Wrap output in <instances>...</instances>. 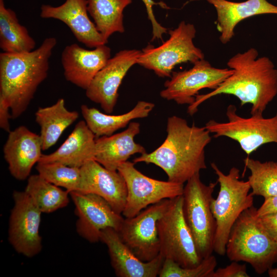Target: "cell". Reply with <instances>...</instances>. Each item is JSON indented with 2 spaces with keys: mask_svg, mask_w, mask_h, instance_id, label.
Listing matches in <instances>:
<instances>
[{
  "mask_svg": "<svg viewBox=\"0 0 277 277\" xmlns=\"http://www.w3.org/2000/svg\"><path fill=\"white\" fill-rule=\"evenodd\" d=\"M140 132V124L132 122L124 131L96 138L94 160L108 169L117 171L132 155L146 153L145 148L134 141Z\"/></svg>",
  "mask_w": 277,
  "mask_h": 277,
  "instance_id": "obj_21",
  "label": "cell"
},
{
  "mask_svg": "<svg viewBox=\"0 0 277 277\" xmlns=\"http://www.w3.org/2000/svg\"><path fill=\"white\" fill-rule=\"evenodd\" d=\"M100 241L108 248L116 276L156 277L159 275L165 260L160 253L150 261L141 260L123 242L118 232L112 228L102 230Z\"/></svg>",
  "mask_w": 277,
  "mask_h": 277,
  "instance_id": "obj_19",
  "label": "cell"
},
{
  "mask_svg": "<svg viewBox=\"0 0 277 277\" xmlns=\"http://www.w3.org/2000/svg\"><path fill=\"white\" fill-rule=\"evenodd\" d=\"M154 107L153 103L141 101L130 111L120 115L103 113L86 105H82L81 110L88 128L96 137H99L113 134L116 130L126 127L134 119L147 117Z\"/></svg>",
  "mask_w": 277,
  "mask_h": 277,
  "instance_id": "obj_24",
  "label": "cell"
},
{
  "mask_svg": "<svg viewBox=\"0 0 277 277\" xmlns=\"http://www.w3.org/2000/svg\"><path fill=\"white\" fill-rule=\"evenodd\" d=\"M134 164L126 161L117 168L127 188L126 203L122 212L125 218L133 217L148 206L163 200L183 195L184 184L149 177L137 170Z\"/></svg>",
  "mask_w": 277,
  "mask_h": 277,
  "instance_id": "obj_10",
  "label": "cell"
},
{
  "mask_svg": "<svg viewBox=\"0 0 277 277\" xmlns=\"http://www.w3.org/2000/svg\"><path fill=\"white\" fill-rule=\"evenodd\" d=\"M76 111H69L64 98H59L53 105L39 107L35 113L36 122L40 126L43 150L53 146L63 132L78 117Z\"/></svg>",
  "mask_w": 277,
  "mask_h": 277,
  "instance_id": "obj_25",
  "label": "cell"
},
{
  "mask_svg": "<svg viewBox=\"0 0 277 277\" xmlns=\"http://www.w3.org/2000/svg\"><path fill=\"white\" fill-rule=\"evenodd\" d=\"M145 4L149 19L152 26V41L155 39L162 40L163 35L166 33L167 29L161 26L156 20L152 11V6L155 3L152 0H142Z\"/></svg>",
  "mask_w": 277,
  "mask_h": 277,
  "instance_id": "obj_34",
  "label": "cell"
},
{
  "mask_svg": "<svg viewBox=\"0 0 277 277\" xmlns=\"http://www.w3.org/2000/svg\"><path fill=\"white\" fill-rule=\"evenodd\" d=\"M56 44L55 37H48L31 51L0 53V96L8 104L12 118L27 110L47 77L49 58Z\"/></svg>",
  "mask_w": 277,
  "mask_h": 277,
  "instance_id": "obj_3",
  "label": "cell"
},
{
  "mask_svg": "<svg viewBox=\"0 0 277 277\" xmlns=\"http://www.w3.org/2000/svg\"><path fill=\"white\" fill-rule=\"evenodd\" d=\"M183 201L182 195L172 199L169 208L157 222L160 253L183 267H193L203 259L184 219Z\"/></svg>",
  "mask_w": 277,
  "mask_h": 277,
  "instance_id": "obj_9",
  "label": "cell"
},
{
  "mask_svg": "<svg viewBox=\"0 0 277 277\" xmlns=\"http://www.w3.org/2000/svg\"><path fill=\"white\" fill-rule=\"evenodd\" d=\"M110 55L111 49L105 45L91 50L75 43L68 45L62 53L64 76L67 81L86 90Z\"/></svg>",
  "mask_w": 277,
  "mask_h": 277,
  "instance_id": "obj_18",
  "label": "cell"
},
{
  "mask_svg": "<svg viewBox=\"0 0 277 277\" xmlns=\"http://www.w3.org/2000/svg\"><path fill=\"white\" fill-rule=\"evenodd\" d=\"M193 65L189 70L172 72L160 92L162 98L189 106L194 102L200 90L216 89L233 73L232 69L213 67L204 58Z\"/></svg>",
  "mask_w": 277,
  "mask_h": 277,
  "instance_id": "obj_12",
  "label": "cell"
},
{
  "mask_svg": "<svg viewBox=\"0 0 277 277\" xmlns=\"http://www.w3.org/2000/svg\"><path fill=\"white\" fill-rule=\"evenodd\" d=\"M95 137L85 121H81L57 150L43 154L38 162H56L81 168L89 161L94 160Z\"/></svg>",
  "mask_w": 277,
  "mask_h": 277,
  "instance_id": "obj_23",
  "label": "cell"
},
{
  "mask_svg": "<svg viewBox=\"0 0 277 277\" xmlns=\"http://www.w3.org/2000/svg\"><path fill=\"white\" fill-rule=\"evenodd\" d=\"M39 134L20 126L10 131L4 146V158L11 175L19 181L28 179L43 154Z\"/></svg>",
  "mask_w": 277,
  "mask_h": 277,
  "instance_id": "obj_17",
  "label": "cell"
},
{
  "mask_svg": "<svg viewBox=\"0 0 277 277\" xmlns=\"http://www.w3.org/2000/svg\"><path fill=\"white\" fill-rule=\"evenodd\" d=\"M141 52L132 49L116 53L93 78L86 90L87 97L100 104L106 113H111L118 97V88L128 71L137 64Z\"/></svg>",
  "mask_w": 277,
  "mask_h": 277,
  "instance_id": "obj_15",
  "label": "cell"
},
{
  "mask_svg": "<svg viewBox=\"0 0 277 277\" xmlns=\"http://www.w3.org/2000/svg\"><path fill=\"white\" fill-rule=\"evenodd\" d=\"M275 212H277V195L264 199L263 203L257 209V215L261 216Z\"/></svg>",
  "mask_w": 277,
  "mask_h": 277,
  "instance_id": "obj_36",
  "label": "cell"
},
{
  "mask_svg": "<svg viewBox=\"0 0 277 277\" xmlns=\"http://www.w3.org/2000/svg\"><path fill=\"white\" fill-rule=\"evenodd\" d=\"M36 42L28 29L22 25L15 12L0 0V47L3 52H28L34 50Z\"/></svg>",
  "mask_w": 277,
  "mask_h": 277,
  "instance_id": "obj_26",
  "label": "cell"
},
{
  "mask_svg": "<svg viewBox=\"0 0 277 277\" xmlns=\"http://www.w3.org/2000/svg\"><path fill=\"white\" fill-rule=\"evenodd\" d=\"M9 110L10 108L8 104L0 96V127L8 133L11 131L9 119L12 117Z\"/></svg>",
  "mask_w": 277,
  "mask_h": 277,
  "instance_id": "obj_35",
  "label": "cell"
},
{
  "mask_svg": "<svg viewBox=\"0 0 277 277\" xmlns=\"http://www.w3.org/2000/svg\"><path fill=\"white\" fill-rule=\"evenodd\" d=\"M166 131L160 146L135 158L133 163L153 164L164 171L168 181L184 184L207 168L205 149L211 141V133L205 126H190L176 115L168 118Z\"/></svg>",
  "mask_w": 277,
  "mask_h": 277,
  "instance_id": "obj_2",
  "label": "cell"
},
{
  "mask_svg": "<svg viewBox=\"0 0 277 277\" xmlns=\"http://www.w3.org/2000/svg\"><path fill=\"white\" fill-rule=\"evenodd\" d=\"M226 254L232 262L250 264L259 274L268 272L277 262V244L261 226L253 206L244 211L233 224Z\"/></svg>",
  "mask_w": 277,
  "mask_h": 277,
  "instance_id": "obj_4",
  "label": "cell"
},
{
  "mask_svg": "<svg viewBox=\"0 0 277 277\" xmlns=\"http://www.w3.org/2000/svg\"><path fill=\"white\" fill-rule=\"evenodd\" d=\"M215 8L216 28L220 33L219 39L223 44L229 42L234 35V29L242 21L251 16L277 14V6L267 0H247L234 2L227 0H206Z\"/></svg>",
  "mask_w": 277,
  "mask_h": 277,
  "instance_id": "obj_22",
  "label": "cell"
},
{
  "mask_svg": "<svg viewBox=\"0 0 277 277\" xmlns=\"http://www.w3.org/2000/svg\"><path fill=\"white\" fill-rule=\"evenodd\" d=\"M25 191L42 213H50L66 207L69 192L45 180L38 174L27 179Z\"/></svg>",
  "mask_w": 277,
  "mask_h": 277,
  "instance_id": "obj_28",
  "label": "cell"
},
{
  "mask_svg": "<svg viewBox=\"0 0 277 277\" xmlns=\"http://www.w3.org/2000/svg\"><path fill=\"white\" fill-rule=\"evenodd\" d=\"M268 273L270 277H277V267L271 268L268 271Z\"/></svg>",
  "mask_w": 277,
  "mask_h": 277,
  "instance_id": "obj_37",
  "label": "cell"
},
{
  "mask_svg": "<svg viewBox=\"0 0 277 277\" xmlns=\"http://www.w3.org/2000/svg\"><path fill=\"white\" fill-rule=\"evenodd\" d=\"M250 171L248 181L251 193L264 199L277 195V162H262L247 156L244 160Z\"/></svg>",
  "mask_w": 277,
  "mask_h": 277,
  "instance_id": "obj_29",
  "label": "cell"
},
{
  "mask_svg": "<svg viewBox=\"0 0 277 277\" xmlns=\"http://www.w3.org/2000/svg\"><path fill=\"white\" fill-rule=\"evenodd\" d=\"M87 0H66L61 5L41 6L40 16L54 18L65 23L76 39L89 48L106 45L105 39L88 15Z\"/></svg>",
  "mask_w": 277,
  "mask_h": 277,
  "instance_id": "obj_20",
  "label": "cell"
},
{
  "mask_svg": "<svg viewBox=\"0 0 277 277\" xmlns=\"http://www.w3.org/2000/svg\"><path fill=\"white\" fill-rule=\"evenodd\" d=\"M211 167L220 185L217 196L211 203L216 224L213 251L224 256L231 229L241 213L253 206L254 195L249 193L248 181L240 180L239 169L232 167L226 174L214 163H211Z\"/></svg>",
  "mask_w": 277,
  "mask_h": 277,
  "instance_id": "obj_5",
  "label": "cell"
},
{
  "mask_svg": "<svg viewBox=\"0 0 277 277\" xmlns=\"http://www.w3.org/2000/svg\"><path fill=\"white\" fill-rule=\"evenodd\" d=\"M217 265L213 254L203 259L193 267H183L174 261L165 259L159 276L160 277H212Z\"/></svg>",
  "mask_w": 277,
  "mask_h": 277,
  "instance_id": "obj_31",
  "label": "cell"
},
{
  "mask_svg": "<svg viewBox=\"0 0 277 277\" xmlns=\"http://www.w3.org/2000/svg\"><path fill=\"white\" fill-rule=\"evenodd\" d=\"M171 199L163 200L133 217H125L118 231L123 242L144 262L153 260L160 253L157 222L169 208Z\"/></svg>",
  "mask_w": 277,
  "mask_h": 277,
  "instance_id": "obj_11",
  "label": "cell"
},
{
  "mask_svg": "<svg viewBox=\"0 0 277 277\" xmlns=\"http://www.w3.org/2000/svg\"><path fill=\"white\" fill-rule=\"evenodd\" d=\"M87 10L98 31L105 39L124 32L123 11L132 0H87Z\"/></svg>",
  "mask_w": 277,
  "mask_h": 277,
  "instance_id": "obj_27",
  "label": "cell"
},
{
  "mask_svg": "<svg viewBox=\"0 0 277 277\" xmlns=\"http://www.w3.org/2000/svg\"><path fill=\"white\" fill-rule=\"evenodd\" d=\"M217 183L205 184L198 173L188 180L184 187V217L202 259L209 256L213 252L216 224L211 203Z\"/></svg>",
  "mask_w": 277,
  "mask_h": 277,
  "instance_id": "obj_6",
  "label": "cell"
},
{
  "mask_svg": "<svg viewBox=\"0 0 277 277\" xmlns=\"http://www.w3.org/2000/svg\"><path fill=\"white\" fill-rule=\"evenodd\" d=\"M169 38L158 47L149 44L142 49L137 64L153 70L160 77H171L177 65L190 62L194 64L204 58L202 51L193 43L196 29L190 23L181 22L169 30Z\"/></svg>",
  "mask_w": 277,
  "mask_h": 277,
  "instance_id": "obj_7",
  "label": "cell"
},
{
  "mask_svg": "<svg viewBox=\"0 0 277 277\" xmlns=\"http://www.w3.org/2000/svg\"><path fill=\"white\" fill-rule=\"evenodd\" d=\"M9 222L8 240L14 250L28 258L42 249L39 226L42 212L25 191H14Z\"/></svg>",
  "mask_w": 277,
  "mask_h": 277,
  "instance_id": "obj_13",
  "label": "cell"
},
{
  "mask_svg": "<svg viewBox=\"0 0 277 277\" xmlns=\"http://www.w3.org/2000/svg\"><path fill=\"white\" fill-rule=\"evenodd\" d=\"M80 169L81 181L77 191L102 197L116 212L122 214L127 196L123 175L117 170L108 169L95 160L89 161Z\"/></svg>",
  "mask_w": 277,
  "mask_h": 277,
  "instance_id": "obj_16",
  "label": "cell"
},
{
  "mask_svg": "<svg viewBox=\"0 0 277 277\" xmlns=\"http://www.w3.org/2000/svg\"><path fill=\"white\" fill-rule=\"evenodd\" d=\"M246 265L240 264L238 262H232L224 267L215 270L212 277H249Z\"/></svg>",
  "mask_w": 277,
  "mask_h": 277,
  "instance_id": "obj_32",
  "label": "cell"
},
{
  "mask_svg": "<svg viewBox=\"0 0 277 277\" xmlns=\"http://www.w3.org/2000/svg\"><path fill=\"white\" fill-rule=\"evenodd\" d=\"M36 169L38 174L45 180L64 188L69 193L78 190L81 181L80 168L52 162H38Z\"/></svg>",
  "mask_w": 277,
  "mask_h": 277,
  "instance_id": "obj_30",
  "label": "cell"
},
{
  "mask_svg": "<svg viewBox=\"0 0 277 277\" xmlns=\"http://www.w3.org/2000/svg\"><path fill=\"white\" fill-rule=\"evenodd\" d=\"M69 194L77 216L76 231L82 238L90 243H96L100 241V233L103 229L109 227L119 231L125 218L103 198L79 191Z\"/></svg>",
  "mask_w": 277,
  "mask_h": 277,
  "instance_id": "obj_14",
  "label": "cell"
},
{
  "mask_svg": "<svg viewBox=\"0 0 277 277\" xmlns=\"http://www.w3.org/2000/svg\"><path fill=\"white\" fill-rule=\"evenodd\" d=\"M226 115L227 122L211 120L205 127L215 138L225 136L237 142L248 156L264 144H277V113L270 117L263 115L244 117L236 113L234 105H229Z\"/></svg>",
  "mask_w": 277,
  "mask_h": 277,
  "instance_id": "obj_8",
  "label": "cell"
},
{
  "mask_svg": "<svg viewBox=\"0 0 277 277\" xmlns=\"http://www.w3.org/2000/svg\"><path fill=\"white\" fill-rule=\"evenodd\" d=\"M261 226L277 244V212L258 216Z\"/></svg>",
  "mask_w": 277,
  "mask_h": 277,
  "instance_id": "obj_33",
  "label": "cell"
},
{
  "mask_svg": "<svg viewBox=\"0 0 277 277\" xmlns=\"http://www.w3.org/2000/svg\"><path fill=\"white\" fill-rule=\"evenodd\" d=\"M258 50L251 48L238 53L227 65L233 73L217 88L204 94H197L187 112L194 114L198 107L206 100L220 94L232 95L241 106L251 105V115H263L268 104L277 95V69L267 56L258 57Z\"/></svg>",
  "mask_w": 277,
  "mask_h": 277,
  "instance_id": "obj_1",
  "label": "cell"
}]
</instances>
